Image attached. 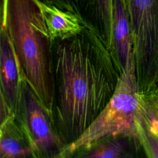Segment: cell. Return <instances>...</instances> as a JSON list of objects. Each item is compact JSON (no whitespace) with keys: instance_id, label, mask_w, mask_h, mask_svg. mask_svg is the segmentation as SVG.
I'll use <instances>...</instances> for the list:
<instances>
[{"instance_id":"obj_1","label":"cell","mask_w":158,"mask_h":158,"mask_svg":"<svg viewBox=\"0 0 158 158\" xmlns=\"http://www.w3.org/2000/svg\"><path fill=\"white\" fill-rule=\"evenodd\" d=\"M53 104L56 129L68 145L76 141L109 102L123 72L91 28L52 43Z\"/></svg>"},{"instance_id":"obj_2","label":"cell","mask_w":158,"mask_h":158,"mask_svg":"<svg viewBox=\"0 0 158 158\" xmlns=\"http://www.w3.org/2000/svg\"><path fill=\"white\" fill-rule=\"evenodd\" d=\"M40 4V0H1V25L10 38L23 77L52 112V43Z\"/></svg>"},{"instance_id":"obj_3","label":"cell","mask_w":158,"mask_h":158,"mask_svg":"<svg viewBox=\"0 0 158 158\" xmlns=\"http://www.w3.org/2000/svg\"><path fill=\"white\" fill-rule=\"evenodd\" d=\"M139 94L158 89V0H125Z\"/></svg>"},{"instance_id":"obj_4","label":"cell","mask_w":158,"mask_h":158,"mask_svg":"<svg viewBox=\"0 0 158 158\" xmlns=\"http://www.w3.org/2000/svg\"><path fill=\"white\" fill-rule=\"evenodd\" d=\"M138 94L133 58L122 73L109 102L85 132L67 146L62 157L68 158L76 149L108 135L136 134L135 116L138 107Z\"/></svg>"},{"instance_id":"obj_5","label":"cell","mask_w":158,"mask_h":158,"mask_svg":"<svg viewBox=\"0 0 158 158\" xmlns=\"http://www.w3.org/2000/svg\"><path fill=\"white\" fill-rule=\"evenodd\" d=\"M14 114L37 158H62L67 144L56 129L51 111L44 106L24 77Z\"/></svg>"},{"instance_id":"obj_6","label":"cell","mask_w":158,"mask_h":158,"mask_svg":"<svg viewBox=\"0 0 158 158\" xmlns=\"http://www.w3.org/2000/svg\"><path fill=\"white\" fill-rule=\"evenodd\" d=\"M68 158H146L137 134H110L73 151Z\"/></svg>"},{"instance_id":"obj_7","label":"cell","mask_w":158,"mask_h":158,"mask_svg":"<svg viewBox=\"0 0 158 158\" xmlns=\"http://www.w3.org/2000/svg\"><path fill=\"white\" fill-rule=\"evenodd\" d=\"M23 75L10 38L4 27L0 32L1 98L14 112Z\"/></svg>"},{"instance_id":"obj_8","label":"cell","mask_w":158,"mask_h":158,"mask_svg":"<svg viewBox=\"0 0 158 158\" xmlns=\"http://www.w3.org/2000/svg\"><path fill=\"white\" fill-rule=\"evenodd\" d=\"M114 0H75L77 14L93 29L109 49L112 43Z\"/></svg>"},{"instance_id":"obj_9","label":"cell","mask_w":158,"mask_h":158,"mask_svg":"<svg viewBox=\"0 0 158 158\" xmlns=\"http://www.w3.org/2000/svg\"><path fill=\"white\" fill-rule=\"evenodd\" d=\"M112 35L110 51L123 72L134 58L132 35L125 0H114Z\"/></svg>"},{"instance_id":"obj_10","label":"cell","mask_w":158,"mask_h":158,"mask_svg":"<svg viewBox=\"0 0 158 158\" xmlns=\"http://www.w3.org/2000/svg\"><path fill=\"white\" fill-rule=\"evenodd\" d=\"M40 5L52 43L56 40H64L73 37L82 31L86 27L84 21L77 13L63 10L41 1Z\"/></svg>"},{"instance_id":"obj_11","label":"cell","mask_w":158,"mask_h":158,"mask_svg":"<svg viewBox=\"0 0 158 158\" xmlns=\"http://www.w3.org/2000/svg\"><path fill=\"white\" fill-rule=\"evenodd\" d=\"M0 158H37L14 113L1 120Z\"/></svg>"},{"instance_id":"obj_12","label":"cell","mask_w":158,"mask_h":158,"mask_svg":"<svg viewBox=\"0 0 158 158\" xmlns=\"http://www.w3.org/2000/svg\"><path fill=\"white\" fill-rule=\"evenodd\" d=\"M136 134L141 142L146 158H158V135L137 112L135 116Z\"/></svg>"},{"instance_id":"obj_13","label":"cell","mask_w":158,"mask_h":158,"mask_svg":"<svg viewBox=\"0 0 158 158\" xmlns=\"http://www.w3.org/2000/svg\"><path fill=\"white\" fill-rule=\"evenodd\" d=\"M137 112L158 135V89L149 93L138 94Z\"/></svg>"},{"instance_id":"obj_14","label":"cell","mask_w":158,"mask_h":158,"mask_svg":"<svg viewBox=\"0 0 158 158\" xmlns=\"http://www.w3.org/2000/svg\"><path fill=\"white\" fill-rule=\"evenodd\" d=\"M48 5L54 6L60 9L65 11L76 12L75 6V0H40Z\"/></svg>"},{"instance_id":"obj_15","label":"cell","mask_w":158,"mask_h":158,"mask_svg":"<svg viewBox=\"0 0 158 158\" xmlns=\"http://www.w3.org/2000/svg\"><path fill=\"white\" fill-rule=\"evenodd\" d=\"M63 158H64V157H63Z\"/></svg>"}]
</instances>
